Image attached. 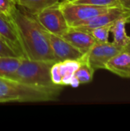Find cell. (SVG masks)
Segmentation results:
<instances>
[{"mask_svg": "<svg viewBox=\"0 0 130 131\" xmlns=\"http://www.w3.org/2000/svg\"><path fill=\"white\" fill-rule=\"evenodd\" d=\"M130 14V10L126 9L122 6L110 7L106 12L95 15L89 19L76 22L70 27L80 29H90L93 28L112 25L120 18Z\"/></svg>", "mask_w": 130, "mask_h": 131, "instance_id": "cell-7", "label": "cell"}, {"mask_svg": "<svg viewBox=\"0 0 130 131\" xmlns=\"http://www.w3.org/2000/svg\"><path fill=\"white\" fill-rule=\"evenodd\" d=\"M61 37L84 54L97 42L90 33L74 27H70Z\"/></svg>", "mask_w": 130, "mask_h": 131, "instance_id": "cell-11", "label": "cell"}, {"mask_svg": "<svg viewBox=\"0 0 130 131\" xmlns=\"http://www.w3.org/2000/svg\"><path fill=\"white\" fill-rule=\"evenodd\" d=\"M112 25L93 28L90 29H82V30H84L88 33H90L97 42H106L108 41L109 35L111 33Z\"/></svg>", "mask_w": 130, "mask_h": 131, "instance_id": "cell-17", "label": "cell"}, {"mask_svg": "<svg viewBox=\"0 0 130 131\" xmlns=\"http://www.w3.org/2000/svg\"><path fill=\"white\" fill-rule=\"evenodd\" d=\"M124 48L120 47L113 42H96L92 48L84 54V58L96 71L105 69L107 63Z\"/></svg>", "mask_w": 130, "mask_h": 131, "instance_id": "cell-6", "label": "cell"}, {"mask_svg": "<svg viewBox=\"0 0 130 131\" xmlns=\"http://www.w3.org/2000/svg\"><path fill=\"white\" fill-rule=\"evenodd\" d=\"M17 5L34 15L40 11L59 3L62 0H15Z\"/></svg>", "mask_w": 130, "mask_h": 131, "instance_id": "cell-15", "label": "cell"}, {"mask_svg": "<svg viewBox=\"0 0 130 131\" xmlns=\"http://www.w3.org/2000/svg\"><path fill=\"white\" fill-rule=\"evenodd\" d=\"M79 61L67 60L54 62L51 68L53 83L57 86L70 85L74 73L79 65Z\"/></svg>", "mask_w": 130, "mask_h": 131, "instance_id": "cell-10", "label": "cell"}, {"mask_svg": "<svg viewBox=\"0 0 130 131\" xmlns=\"http://www.w3.org/2000/svg\"><path fill=\"white\" fill-rule=\"evenodd\" d=\"M73 2L107 8L120 5V0H75Z\"/></svg>", "mask_w": 130, "mask_h": 131, "instance_id": "cell-18", "label": "cell"}, {"mask_svg": "<svg viewBox=\"0 0 130 131\" xmlns=\"http://www.w3.org/2000/svg\"><path fill=\"white\" fill-rule=\"evenodd\" d=\"M59 3L40 11L34 14V16L46 31L62 36L69 29L70 25L60 8Z\"/></svg>", "mask_w": 130, "mask_h": 131, "instance_id": "cell-4", "label": "cell"}, {"mask_svg": "<svg viewBox=\"0 0 130 131\" xmlns=\"http://www.w3.org/2000/svg\"><path fill=\"white\" fill-rule=\"evenodd\" d=\"M46 33L56 61L67 60L79 61L83 58L84 54L75 48L61 36L54 35L48 31H46Z\"/></svg>", "mask_w": 130, "mask_h": 131, "instance_id": "cell-8", "label": "cell"}, {"mask_svg": "<svg viewBox=\"0 0 130 131\" xmlns=\"http://www.w3.org/2000/svg\"><path fill=\"white\" fill-rule=\"evenodd\" d=\"M18 56L8 44L0 36V57ZM19 57V56H18Z\"/></svg>", "mask_w": 130, "mask_h": 131, "instance_id": "cell-20", "label": "cell"}, {"mask_svg": "<svg viewBox=\"0 0 130 131\" xmlns=\"http://www.w3.org/2000/svg\"><path fill=\"white\" fill-rule=\"evenodd\" d=\"M0 36L8 44L18 56L25 58L21 41L12 17L0 13Z\"/></svg>", "mask_w": 130, "mask_h": 131, "instance_id": "cell-9", "label": "cell"}, {"mask_svg": "<svg viewBox=\"0 0 130 131\" xmlns=\"http://www.w3.org/2000/svg\"><path fill=\"white\" fill-rule=\"evenodd\" d=\"M0 13H1V12H0Z\"/></svg>", "mask_w": 130, "mask_h": 131, "instance_id": "cell-23", "label": "cell"}, {"mask_svg": "<svg viewBox=\"0 0 130 131\" xmlns=\"http://www.w3.org/2000/svg\"><path fill=\"white\" fill-rule=\"evenodd\" d=\"M124 49H125L126 51H129V52L130 53V39H129V42L127 43V45H126L125 46Z\"/></svg>", "mask_w": 130, "mask_h": 131, "instance_id": "cell-22", "label": "cell"}, {"mask_svg": "<svg viewBox=\"0 0 130 131\" xmlns=\"http://www.w3.org/2000/svg\"><path fill=\"white\" fill-rule=\"evenodd\" d=\"M56 61L31 60L22 58L18 69L8 78L22 84L46 89L56 88L51 76V68Z\"/></svg>", "mask_w": 130, "mask_h": 131, "instance_id": "cell-3", "label": "cell"}, {"mask_svg": "<svg viewBox=\"0 0 130 131\" xmlns=\"http://www.w3.org/2000/svg\"><path fill=\"white\" fill-rule=\"evenodd\" d=\"M129 22H130V14L120 18L111 26V33L113 37V42L122 48H125L130 39V36L126 31V25Z\"/></svg>", "mask_w": 130, "mask_h": 131, "instance_id": "cell-14", "label": "cell"}, {"mask_svg": "<svg viewBox=\"0 0 130 131\" xmlns=\"http://www.w3.org/2000/svg\"><path fill=\"white\" fill-rule=\"evenodd\" d=\"M105 70L123 78H130V53L123 49L106 64Z\"/></svg>", "mask_w": 130, "mask_h": 131, "instance_id": "cell-12", "label": "cell"}, {"mask_svg": "<svg viewBox=\"0 0 130 131\" xmlns=\"http://www.w3.org/2000/svg\"><path fill=\"white\" fill-rule=\"evenodd\" d=\"M15 6V0H0V12L8 17H11Z\"/></svg>", "mask_w": 130, "mask_h": 131, "instance_id": "cell-19", "label": "cell"}, {"mask_svg": "<svg viewBox=\"0 0 130 131\" xmlns=\"http://www.w3.org/2000/svg\"><path fill=\"white\" fill-rule=\"evenodd\" d=\"M59 4L60 8L70 26L76 22L89 19L110 8L107 7L75 3L67 0H62Z\"/></svg>", "mask_w": 130, "mask_h": 131, "instance_id": "cell-5", "label": "cell"}, {"mask_svg": "<svg viewBox=\"0 0 130 131\" xmlns=\"http://www.w3.org/2000/svg\"><path fill=\"white\" fill-rule=\"evenodd\" d=\"M120 5L126 9L130 10V0H120Z\"/></svg>", "mask_w": 130, "mask_h": 131, "instance_id": "cell-21", "label": "cell"}, {"mask_svg": "<svg viewBox=\"0 0 130 131\" xmlns=\"http://www.w3.org/2000/svg\"><path fill=\"white\" fill-rule=\"evenodd\" d=\"M22 58L18 56L0 57V78H8L21 64Z\"/></svg>", "mask_w": 130, "mask_h": 131, "instance_id": "cell-16", "label": "cell"}, {"mask_svg": "<svg viewBox=\"0 0 130 131\" xmlns=\"http://www.w3.org/2000/svg\"><path fill=\"white\" fill-rule=\"evenodd\" d=\"M94 72L95 70L88 63L84 54L83 58L80 60L77 68L74 73L70 86L73 88H77L80 84L90 83L93 79Z\"/></svg>", "mask_w": 130, "mask_h": 131, "instance_id": "cell-13", "label": "cell"}, {"mask_svg": "<svg viewBox=\"0 0 130 131\" xmlns=\"http://www.w3.org/2000/svg\"><path fill=\"white\" fill-rule=\"evenodd\" d=\"M17 28L26 58L56 61L46 30L34 15L16 5L11 15Z\"/></svg>", "mask_w": 130, "mask_h": 131, "instance_id": "cell-1", "label": "cell"}, {"mask_svg": "<svg viewBox=\"0 0 130 131\" xmlns=\"http://www.w3.org/2000/svg\"><path fill=\"white\" fill-rule=\"evenodd\" d=\"M61 89L62 86L46 89L27 85L10 78H0V103L55 101Z\"/></svg>", "mask_w": 130, "mask_h": 131, "instance_id": "cell-2", "label": "cell"}]
</instances>
